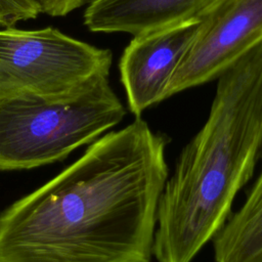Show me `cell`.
<instances>
[{"label":"cell","instance_id":"obj_1","mask_svg":"<svg viewBox=\"0 0 262 262\" xmlns=\"http://www.w3.org/2000/svg\"><path fill=\"white\" fill-rule=\"evenodd\" d=\"M168 136L140 117L0 212V262H149Z\"/></svg>","mask_w":262,"mask_h":262},{"label":"cell","instance_id":"obj_2","mask_svg":"<svg viewBox=\"0 0 262 262\" xmlns=\"http://www.w3.org/2000/svg\"><path fill=\"white\" fill-rule=\"evenodd\" d=\"M209 117L162 192L152 256L191 262L229 216L262 159V43L218 78Z\"/></svg>","mask_w":262,"mask_h":262},{"label":"cell","instance_id":"obj_3","mask_svg":"<svg viewBox=\"0 0 262 262\" xmlns=\"http://www.w3.org/2000/svg\"><path fill=\"white\" fill-rule=\"evenodd\" d=\"M126 110L107 74L75 91L46 96L18 91L0 95V170L31 169L59 161L119 124Z\"/></svg>","mask_w":262,"mask_h":262},{"label":"cell","instance_id":"obj_4","mask_svg":"<svg viewBox=\"0 0 262 262\" xmlns=\"http://www.w3.org/2000/svg\"><path fill=\"white\" fill-rule=\"evenodd\" d=\"M112 52L54 28L0 30V95L27 91L69 94L91 78L110 73Z\"/></svg>","mask_w":262,"mask_h":262},{"label":"cell","instance_id":"obj_5","mask_svg":"<svg viewBox=\"0 0 262 262\" xmlns=\"http://www.w3.org/2000/svg\"><path fill=\"white\" fill-rule=\"evenodd\" d=\"M262 43V0H214L174 72L166 98L218 78Z\"/></svg>","mask_w":262,"mask_h":262},{"label":"cell","instance_id":"obj_6","mask_svg":"<svg viewBox=\"0 0 262 262\" xmlns=\"http://www.w3.org/2000/svg\"><path fill=\"white\" fill-rule=\"evenodd\" d=\"M200 18L134 36L120 60L128 106L136 117L163 101L169 82L193 39Z\"/></svg>","mask_w":262,"mask_h":262},{"label":"cell","instance_id":"obj_7","mask_svg":"<svg viewBox=\"0 0 262 262\" xmlns=\"http://www.w3.org/2000/svg\"><path fill=\"white\" fill-rule=\"evenodd\" d=\"M214 0H88L84 25L92 32L133 36L200 18Z\"/></svg>","mask_w":262,"mask_h":262},{"label":"cell","instance_id":"obj_8","mask_svg":"<svg viewBox=\"0 0 262 262\" xmlns=\"http://www.w3.org/2000/svg\"><path fill=\"white\" fill-rule=\"evenodd\" d=\"M212 242L215 262H262V166L244 203Z\"/></svg>","mask_w":262,"mask_h":262},{"label":"cell","instance_id":"obj_9","mask_svg":"<svg viewBox=\"0 0 262 262\" xmlns=\"http://www.w3.org/2000/svg\"><path fill=\"white\" fill-rule=\"evenodd\" d=\"M41 13L35 0H0V27L9 28L18 21L36 18Z\"/></svg>","mask_w":262,"mask_h":262},{"label":"cell","instance_id":"obj_10","mask_svg":"<svg viewBox=\"0 0 262 262\" xmlns=\"http://www.w3.org/2000/svg\"><path fill=\"white\" fill-rule=\"evenodd\" d=\"M40 6L41 13L50 16H64L84 5L88 0H35Z\"/></svg>","mask_w":262,"mask_h":262}]
</instances>
